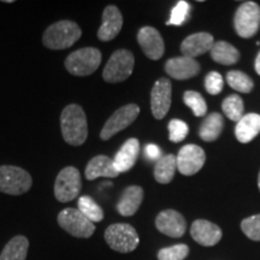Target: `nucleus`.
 <instances>
[{
    "instance_id": "obj_33",
    "label": "nucleus",
    "mask_w": 260,
    "mask_h": 260,
    "mask_svg": "<svg viewBox=\"0 0 260 260\" xmlns=\"http://www.w3.org/2000/svg\"><path fill=\"white\" fill-rule=\"evenodd\" d=\"M190 11V5L187 2H181L177 3V5L171 10V16L170 19L167 22L168 25H182L184 22L187 21L188 16H189Z\"/></svg>"
},
{
    "instance_id": "obj_20",
    "label": "nucleus",
    "mask_w": 260,
    "mask_h": 260,
    "mask_svg": "<svg viewBox=\"0 0 260 260\" xmlns=\"http://www.w3.org/2000/svg\"><path fill=\"white\" fill-rule=\"evenodd\" d=\"M142 200H144V189L139 186H130L125 188L119 198L117 203V211L121 216H134L141 206Z\"/></svg>"
},
{
    "instance_id": "obj_37",
    "label": "nucleus",
    "mask_w": 260,
    "mask_h": 260,
    "mask_svg": "<svg viewBox=\"0 0 260 260\" xmlns=\"http://www.w3.org/2000/svg\"><path fill=\"white\" fill-rule=\"evenodd\" d=\"M254 67H255L256 74L260 75V52H259L258 56H256V58H255V64H254Z\"/></svg>"
},
{
    "instance_id": "obj_6",
    "label": "nucleus",
    "mask_w": 260,
    "mask_h": 260,
    "mask_svg": "<svg viewBox=\"0 0 260 260\" xmlns=\"http://www.w3.org/2000/svg\"><path fill=\"white\" fill-rule=\"evenodd\" d=\"M30 174L14 165L0 167V191L9 195H21L31 188Z\"/></svg>"
},
{
    "instance_id": "obj_17",
    "label": "nucleus",
    "mask_w": 260,
    "mask_h": 260,
    "mask_svg": "<svg viewBox=\"0 0 260 260\" xmlns=\"http://www.w3.org/2000/svg\"><path fill=\"white\" fill-rule=\"evenodd\" d=\"M165 71L175 80H188L200 73V64L189 57H175L167 61Z\"/></svg>"
},
{
    "instance_id": "obj_28",
    "label": "nucleus",
    "mask_w": 260,
    "mask_h": 260,
    "mask_svg": "<svg viewBox=\"0 0 260 260\" xmlns=\"http://www.w3.org/2000/svg\"><path fill=\"white\" fill-rule=\"evenodd\" d=\"M226 82L233 89L241 93H249L254 87L253 80L248 75L239 70H232L226 74Z\"/></svg>"
},
{
    "instance_id": "obj_7",
    "label": "nucleus",
    "mask_w": 260,
    "mask_h": 260,
    "mask_svg": "<svg viewBox=\"0 0 260 260\" xmlns=\"http://www.w3.org/2000/svg\"><path fill=\"white\" fill-rule=\"evenodd\" d=\"M58 224L69 233L71 236L79 239H89L95 232V224L83 216L79 209H65L58 214Z\"/></svg>"
},
{
    "instance_id": "obj_1",
    "label": "nucleus",
    "mask_w": 260,
    "mask_h": 260,
    "mask_svg": "<svg viewBox=\"0 0 260 260\" xmlns=\"http://www.w3.org/2000/svg\"><path fill=\"white\" fill-rule=\"evenodd\" d=\"M60 128L64 141L71 146H81L88 136V124L83 109L77 104L64 107L60 115Z\"/></svg>"
},
{
    "instance_id": "obj_32",
    "label": "nucleus",
    "mask_w": 260,
    "mask_h": 260,
    "mask_svg": "<svg viewBox=\"0 0 260 260\" xmlns=\"http://www.w3.org/2000/svg\"><path fill=\"white\" fill-rule=\"evenodd\" d=\"M243 234L253 241H260V214L251 216L241 222Z\"/></svg>"
},
{
    "instance_id": "obj_9",
    "label": "nucleus",
    "mask_w": 260,
    "mask_h": 260,
    "mask_svg": "<svg viewBox=\"0 0 260 260\" xmlns=\"http://www.w3.org/2000/svg\"><path fill=\"white\" fill-rule=\"evenodd\" d=\"M82 182L80 171L74 167L61 169L54 182V197L59 203H69L79 197Z\"/></svg>"
},
{
    "instance_id": "obj_22",
    "label": "nucleus",
    "mask_w": 260,
    "mask_h": 260,
    "mask_svg": "<svg viewBox=\"0 0 260 260\" xmlns=\"http://www.w3.org/2000/svg\"><path fill=\"white\" fill-rule=\"evenodd\" d=\"M260 133V115L247 113L237 122L235 128L236 139L241 144H248Z\"/></svg>"
},
{
    "instance_id": "obj_15",
    "label": "nucleus",
    "mask_w": 260,
    "mask_h": 260,
    "mask_svg": "<svg viewBox=\"0 0 260 260\" xmlns=\"http://www.w3.org/2000/svg\"><path fill=\"white\" fill-rule=\"evenodd\" d=\"M190 235L201 246L212 247L222 239V229L210 220L197 219L190 226Z\"/></svg>"
},
{
    "instance_id": "obj_18",
    "label": "nucleus",
    "mask_w": 260,
    "mask_h": 260,
    "mask_svg": "<svg viewBox=\"0 0 260 260\" xmlns=\"http://www.w3.org/2000/svg\"><path fill=\"white\" fill-rule=\"evenodd\" d=\"M214 39L210 32H195L187 37L181 44V52L184 57L194 58L211 51Z\"/></svg>"
},
{
    "instance_id": "obj_24",
    "label": "nucleus",
    "mask_w": 260,
    "mask_h": 260,
    "mask_svg": "<svg viewBox=\"0 0 260 260\" xmlns=\"http://www.w3.org/2000/svg\"><path fill=\"white\" fill-rule=\"evenodd\" d=\"M211 58L218 64L233 65L240 59V52L236 47L226 41L214 42L211 48Z\"/></svg>"
},
{
    "instance_id": "obj_36",
    "label": "nucleus",
    "mask_w": 260,
    "mask_h": 260,
    "mask_svg": "<svg viewBox=\"0 0 260 260\" xmlns=\"http://www.w3.org/2000/svg\"><path fill=\"white\" fill-rule=\"evenodd\" d=\"M145 154L149 160H159L161 158L160 148L154 144H148L145 147Z\"/></svg>"
},
{
    "instance_id": "obj_35",
    "label": "nucleus",
    "mask_w": 260,
    "mask_h": 260,
    "mask_svg": "<svg viewBox=\"0 0 260 260\" xmlns=\"http://www.w3.org/2000/svg\"><path fill=\"white\" fill-rule=\"evenodd\" d=\"M224 81L222 75L217 71H211L205 77V88H206L207 93L212 94V95H217L223 90Z\"/></svg>"
},
{
    "instance_id": "obj_25",
    "label": "nucleus",
    "mask_w": 260,
    "mask_h": 260,
    "mask_svg": "<svg viewBox=\"0 0 260 260\" xmlns=\"http://www.w3.org/2000/svg\"><path fill=\"white\" fill-rule=\"evenodd\" d=\"M224 126L223 117L220 113L213 112L206 117L203 124L200 125L199 136L204 141L211 142L216 141L222 134V130Z\"/></svg>"
},
{
    "instance_id": "obj_26",
    "label": "nucleus",
    "mask_w": 260,
    "mask_h": 260,
    "mask_svg": "<svg viewBox=\"0 0 260 260\" xmlns=\"http://www.w3.org/2000/svg\"><path fill=\"white\" fill-rule=\"evenodd\" d=\"M176 157L174 154H167L155 162L154 178L158 183L168 184L172 181L176 172Z\"/></svg>"
},
{
    "instance_id": "obj_12",
    "label": "nucleus",
    "mask_w": 260,
    "mask_h": 260,
    "mask_svg": "<svg viewBox=\"0 0 260 260\" xmlns=\"http://www.w3.org/2000/svg\"><path fill=\"white\" fill-rule=\"evenodd\" d=\"M171 82L169 79H159L151 92V110L154 118L162 119L171 106Z\"/></svg>"
},
{
    "instance_id": "obj_10",
    "label": "nucleus",
    "mask_w": 260,
    "mask_h": 260,
    "mask_svg": "<svg viewBox=\"0 0 260 260\" xmlns=\"http://www.w3.org/2000/svg\"><path fill=\"white\" fill-rule=\"evenodd\" d=\"M140 113V107L136 104H128V105L119 107L112 116L107 119L100 133V139L107 141L119 133L121 130L128 128L130 124L135 122Z\"/></svg>"
},
{
    "instance_id": "obj_29",
    "label": "nucleus",
    "mask_w": 260,
    "mask_h": 260,
    "mask_svg": "<svg viewBox=\"0 0 260 260\" xmlns=\"http://www.w3.org/2000/svg\"><path fill=\"white\" fill-rule=\"evenodd\" d=\"M222 110L228 118L239 122L243 117V100L237 94L229 95L223 100Z\"/></svg>"
},
{
    "instance_id": "obj_2",
    "label": "nucleus",
    "mask_w": 260,
    "mask_h": 260,
    "mask_svg": "<svg viewBox=\"0 0 260 260\" xmlns=\"http://www.w3.org/2000/svg\"><path fill=\"white\" fill-rule=\"evenodd\" d=\"M82 30L79 24L73 21H59L51 24L44 35L42 44L50 50H65L80 40Z\"/></svg>"
},
{
    "instance_id": "obj_31",
    "label": "nucleus",
    "mask_w": 260,
    "mask_h": 260,
    "mask_svg": "<svg viewBox=\"0 0 260 260\" xmlns=\"http://www.w3.org/2000/svg\"><path fill=\"white\" fill-rule=\"evenodd\" d=\"M189 254V247L183 243L165 247L158 252V260H184Z\"/></svg>"
},
{
    "instance_id": "obj_23",
    "label": "nucleus",
    "mask_w": 260,
    "mask_h": 260,
    "mask_svg": "<svg viewBox=\"0 0 260 260\" xmlns=\"http://www.w3.org/2000/svg\"><path fill=\"white\" fill-rule=\"evenodd\" d=\"M28 249L29 241L27 237L17 235L6 243L0 254V260H25L28 255Z\"/></svg>"
},
{
    "instance_id": "obj_21",
    "label": "nucleus",
    "mask_w": 260,
    "mask_h": 260,
    "mask_svg": "<svg viewBox=\"0 0 260 260\" xmlns=\"http://www.w3.org/2000/svg\"><path fill=\"white\" fill-rule=\"evenodd\" d=\"M84 174L87 180L89 181L95 180L98 177H117L119 175L113 165V159L107 155H96L90 159Z\"/></svg>"
},
{
    "instance_id": "obj_11",
    "label": "nucleus",
    "mask_w": 260,
    "mask_h": 260,
    "mask_svg": "<svg viewBox=\"0 0 260 260\" xmlns=\"http://www.w3.org/2000/svg\"><path fill=\"white\" fill-rule=\"evenodd\" d=\"M205 160L206 154L203 148L198 145H186L180 149L176 157L177 170L184 176H191L203 169Z\"/></svg>"
},
{
    "instance_id": "obj_8",
    "label": "nucleus",
    "mask_w": 260,
    "mask_h": 260,
    "mask_svg": "<svg viewBox=\"0 0 260 260\" xmlns=\"http://www.w3.org/2000/svg\"><path fill=\"white\" fill-rule=\"evenodd\" d=\"M234 27L239 37H254L260 28V6L254 2H246L239 6L234 16Z\"/></svg>"
},
{
    "instance_id": "obj_38",
    "label": "nucleus",
    "mask_w": 260,
    "mask_h": 260,
    "mask_svg": "<svg viewBox=\"0 0 260 260\" xmlns=\"http://www.w3.org/2000/svg\"><path fill=\"white\" fill-rule=\"evenodd\" d=\"M258 187H259V190H260V172H259V176H258Z\"/></svg>"
},
{
    "instance_id": "obj_34",
    "label": "nucleus",
    "mask_w": 260,
    "mask_h": 260,
    "mask_svg": "<svg viewBox=\"0 0 260 260\" xmlns=\"http://www.w3.org/2000/svg\"><path fill=\"white\" fill-rule=\"evenodd\" d=\"M168 129L169 138H170L171 142H181L182 140L187 138L188 132H189L187 123L181 121V119H171L168 125Z\"/></svg>"
},
{
    "instance_id": "obj_4",
    "label": "nucleus",
    "mask_w": 260,
    "mask_h": 260,
    "mask_svg": "<svg viewBox=\"0 0 260 260\" xmlns=\"http://www.w3.org/2000/svg\"><path fill=\"white\" fill-rule=\"evenodd\" d=\"M110 248L119 253H130L138 248L140 239L135 228L126 223H116L107 226L104 234Z\"/></svg>"
},
{
    "instance_id": "obj_27",
    "label": "nucleus",
    "mask_w": 260,
    "mask_h": 260,
    "mask_svg": "<svg viewBox=\"0 0 260 260\" xmlns=\"http://www.w3.org/2000/svg\"><path fill=\"white\" fill-rule=\"evenodd\" d=\"M81 213L86 216L90 222L98 223L104 219V211L102 207L88 195H83L79 199V207Z\"/></svg>"
},
{
    "instance_id": "obj_13",
    "label": "nucleus",
    "mask_w": 260,
    "mask_h": 260,
    "mask_svg": "<svg viewBox=\"0 0 260 260\" xmlns=\"http://www.w3.org/2000/svg\"><path fill=\"white\" fill-rule=\"evenodd\" d=\"M138 42L146 57L152 60L160 59L164 54L165 45L160 32L153 27H142L138 32Z\"/></svg>"
},
{
    "instance_id": "obj_19",
    "label": "nucleus",
    "mask_w": 260,
    "mask_h": 260,
    "mask_svg": "<svg viewBox=\"0 0 260 260\" xmlns=\"http://www.w3.org/2000/svg\"><path fill=\"white\" fill-rule=\"evenodd\" d=\"M140 152V142L138 139H129L124 142L121 149L113 158V165L118 174L129 171L138 160Z\"/></svg>"
},
{
    "instance_id": "obj_5",
    "label": "nucleus",
    "mask_w": 260,
    "mask_h": 260,
    "mask_svg": "<svg viewBox=\"0 0 260 260\" xmlns=\"http://www.w3.org/2000/svg\"><path fill=\"white\" fill-rule=\"evenodd\" d=\"M135 65L134 54L128 50H117L110 57L103 71V79L109 83L125 81L133 74Z\"/></svg>"
},
{
    "instance_id": "obj_30",
    "label": "nucleus",
    "mask_w": 260,
    "mask_h": 260,
    "mask_svg": "<svg viewBox=\"0 0 260 260\" xmlns=\"http://www.w3.org/2000/svg\"><path fill=\"white\" fill-rule=\"evenodd\" d=\"M183 102L189 107L195 117H203L207 112V105L200 93L194 90H187L183 95Z\"/></svg>"
},
{
    "instance_id": "obj_16",
    "label": "nucleus",
    "mask_w": 260,
    "mask_h": 260,
    "mask_svg": "<svg viewBox=\"0 0 260 260\" xmlns=\"http://www.w3.org/2000/svg\"><path fill=\"white\" fill-rule=\"evenodd\" d=\"M123 27V16L115 5L106 6L103 12V23L98 30V38L102 41H111Z\"/></svg>"
},
{
    "instance_id": "obj_14",
    "label": "nucleus",
    "mask_w": 260,
    "mask_h": 260,
    "mask_svg": "<svg viewBox=\"0 0 260 260\" xmlns=\"http://www.w3.org/2000/svg\"><path fill=\"white\" fill-rule=\"evenodd\" d=\"M155 226L164 235L178 239L186 233L187 223L184 217L175 210H164L155 218Z\"/></svg>"
},
{
    "instance_id": "obj_3",
    "label": "nucleus",
    "mask_w": 260,
    "mask_h": 260,
    "mask_svg": "<svg viewBox=\"0 0 260 260\" xmlns=\"http://www.w3.org/2000/svg\"><path fill=\"white\" fill-rule=\"evenodd\" d=\"M102 52L95 47H83L73 52L65 59V68L74 76H89L102 63Z\"/></svg>"
}]
</instances>
